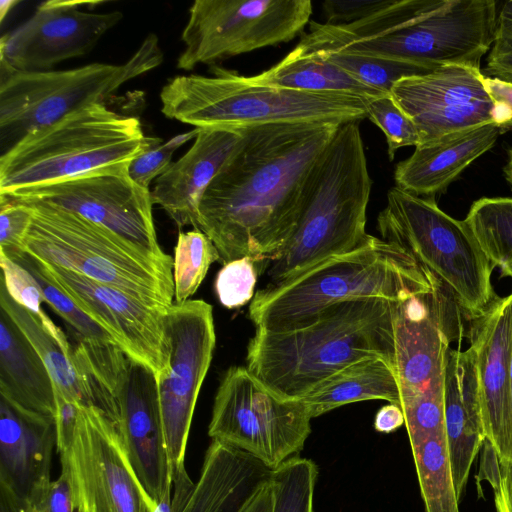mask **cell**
<instances>
[{
  "label": "cell",
  "instance_id": "cell-31",
  "mask_svg": "<svg viewBox=\"0 0 512 512\" xmlns=\"http://www.w3.org/2000/svg\"><path fill=\"white\" fill-rule=\"evenodd\" d=\"M249 79L259 85L304 92L348 93L364 99L389 94L364 85L316 54H300L295 50L270 69L250 76Z\"/></svg>",
  "mask_w": 512,
  "mask_h": 512
},
{
  "label": "cell",
  "instance_id": "cell-43",
  "mask_svg": "<svg viewBox=\"0 0 512 512\" xmlns=\"http://www.w3.org/2000/svg\"><path fill=\"white\" fill-rule=\"evenodd\" d=\"M483 445L480 472L493 489L496 512H512V461L500 460L485 441Z\"/></svg>",
  "mask_w": 512,
  "mask_h": 512
},
{
  "label": "cell",
  "instance_id": "cell-54",
  "mask_svg": "<svg viewBox=\"0 0 512 512\" xmlns=\"http://www.w3.org/2000/svg\"><path fill=\"white\" fill-rule=\"evenodd\" d=\"M498 79H501V80H504V81H508V82H512V76H505V77H501V78H498Z\"/></svg>",
  "mask_w": 512,
  "mask_h": 512
},
{
  "label": "cell",
  "instance_id": "cell-26",
  "mask_svg": "<svg viewBox=\"0 0 512 512\" xmlns=\"http://www.w3.org/2000/svg\"><path fill=\"white\" fill-rule=\"evenodd\" d=\"M271 474L252 455L212 440L200 476L180 512H239Z\"/></svg>",
  "mask_w": 512,
  "mask_h": 512
},
{
  "label": "cell",
  "instance_id": "cell-19",
  "mask_svg": "<svg viewBox=\"0 0 512 512\" xmlns=\"http://www.w3.org/2000/svg\"><path fill=\"white\" fill-rule=\"evenodd\" d=\"M90 2L46 1L23 24L0 39V62L20 71H47L83 56L123 17L119 11L80 10Z\"/></svg>",
  "mask_w": 512,
  "mask_h": 512
},
{
  "label": "cell",
  "instance_id": "cell-4",
  "mask_svg": "<svg viewBox=\"0 0 512 512\" xmlns=\"http://www.w3.org/2000/svg\"><path fill=\"white\" fill-rule=\"evenodd\" d=\"M436 275L401 246L370 235L357 249L258 290L249 306L256 329L287 331L312 322L325 308L354 298L399 301Z\"/></svg>",
  "mask_w": 512,
  "mask_h": 512
},
{
  "label": "cell",
  "instance_id": "cell-38",
  "mask_svg": "<svg viewBox=\"0 0 512 512\" xmlns=\"http://www.w3.org/2000/svg\"><path fill=\"white\" fill-rule=\"evenodd\" d=\"M1 282L8 294L20 305L38 315L45 328L64 346L70 347L65 334L42 308L44 298L34 276L23 266L0 253Z\"/></svg>",
  "mask_w": 512,
  "mask_h": 512
},
{
  "label": "cell",
  "instance_id": "cell-32",
  "mask_svg": "<svg viewBox=\"0 0 512 512\" xmlns=\"http://www.w3.org/2000/svg\"><path fill=\"white\" fill-rule=\"evenodd\" d=\"M464 220L492 265L512 278V198H480Z\"/></svg>",
  "mask_w": 512,
  "mask_h": 512
},
{
  "label": "cell",
  "instance_id": "cell-34",
  "mask_svg": "<svg viewBox=\"0 0 512 512\" xmlns=\"http://www.w3.org/2000/svg\"><path fill=\"white\" fill-rule=\"evenodd\" d=\"M4 255L26 268L34 276L40 286L44 302L63 319L76 340H100L114 343L112 337L87 316L70 296L43 270L37 258L24 250Z\"/></svg>",
  "mask_w": 512,
  "mask_h": 512
},
{
  "label": "cell",
  "instance_id": "cell-11",
  "mask_svg": "<svg viewBox=\"0 0 512 512\" xmlns=\"http://www.w3.org/2000/svg\"><path fill=\"white\" fill-rule=\"evenodd\" d=\"M163 52L150 33L124 64L91 63L67 70L20 71L0 62L1 154L62 117L103 103L123 84L159 66Z\"/></svg>",
  "mask_w": 512,
  "mask_h": 512
},
{
  "label": "cell",
  "instance_id": "cell-50",
  "mask_svg": "<svg viewBox=\"0 0 512 512\" xmlns=\"http://www.w3.org/2000/svg\"><path fill=\"white\" fill-rule=\"evenodd\" d=\"M171 492L165 493L153 512H173Z\"/></svg>",
  "mask_w": 512,
  "mask_h": 512
},
{
  "label": "cell",
  "instance_id": "cell-14",
  "mask_svg": "<svg viewBox=\"0 0 512 512\" xmlns=\"http://www.w3.org/2000/svg\"><path fill=\"white\" fill-rule=\"evenodd\" d=\"M163 330L167 359L156 379L173 479L185 466L195 405L215 349L212 306L199 299L173 303L163 315Z\"/></svg>",
  "mask_w": 512,
  "mask_h": 512
},
{
  "label": "cell",
  "instance_id": "cell-12",
  "mask_svg": "<svg viewBox=\"0 0 512 512\" xmlns=\"http://www.w3.org/2000/svg\"><path fill=\"white\" fill-rule=\"evenodd\" d=\"M301 400L282 399L244 366H232L215 394L208 435L271 470L297 456L311 433Z\"/></svg>",
  "mask_w": 512,
  "mask_h": 512
},
{
  "label": "cell",
  "instance_id": "cell-52",
  "mask_svg": "<svg viewBox=\"0 0 512 512\" xmlns=\"http://www.w3.org/2000/svg\"><path fill=\"white\" fill-rule=\"evenodd\" d=\"M503 173L506 181L512 187V148L508 151V160L503 168Z\"/></svg>",
  "mask_w": 512,
  "mask_h": 512
},
{
  "label": "cell",
  "instance_id": "cell-46",
  "mask_svg": "<svg viewBox=\"0 0 512 512\" xmlns=\"http://www.w3.org/2000/svg\"><path fill=\"white\" fill-rule=\"evenodd\" d=\"M483 84L492 100L505 111L507 130H512V82L484 75Z\"/></svg>",
  "mask_w": 512,
  "mask_h": 512
},
{
  "label": "cell",
  "instance_id": "cell-33",
  "mask_svg": "<svg viewBox=\"0 0 512 512\" xmlns=\"http://www.w3.org/2000/svg\"><path fill=\"white\" fill-rule=\"evenodd\" d=\"M215 261H219L218 251L200 229L179 232L172 269L174 303H184L195 294Z\"/></svg>",
  "mask_w": 512,
  "mask_h": 512
},
{
  "label": "cell",
  "instance_id": "cell-2",
  "mask_svg": "<svg viewBox=\"0 0 512 512\" xmlns=\"http://www.w3.org/2000/svg\"><path fill=\"white\" fill-rule=\"evenodd\" d=\"M394 314L393 301L354 298L328 306L299 328L256 329L246 367L282 399L300 400L356 361L382 357L394 366Z\"/></svg>",
  "mask_w": 512,
  "mask_h": 512
},
{
  "label": "cell",
  "instance_id": "cell-44",
  "mask_svg": "<svg viewBox=\"0 0 512 512\" xmlns=\"http://www.w3.org/2000/svg\"><path fill=\"white\" fill-rule=\"evenodd\" d=\"M393 0H327L322 10L327 24L344 25L363 20L387 7Z\"/></svg>",
  "mask_w": 512,
  "mask_h": 512
},
{
  "label": "cell",
  "instance_id": "cell-16",
  "mask_svg": "<svg viewBox=\"0 0 512 512\" xmlns=\"http://www.w3.org/2000/svg\"><path fill=\"white\" fill-rule=\"evenodd\" d=\"M129 163L65 181L0 195L18 203H42L74 212L132 243L152 257L173 261L157 239L151 191L129 175Z\"/></svg>",
  "mask_w": 512,
  "mask_h": 512
},
{
  "label": "cell",
  "instance_id": "cell-5",
  "mask_svg": "<svg viewBox=\"0 0 512 512\" xmlns=\"http://www.w3.org/2000/svg\"><path fill=\"white\" fill-rule=\"evenodd\" d=\"M213 76L177 75L160 92L161 112L195 128L243 129L282 123H346L367 118L364 98L259 85L214 66Z\"/></svg>",
  "mask_w": 512,
  "mask_h": 512
},
{
  "label": "cell",
  "instance_id": "cell-18",
  "mask_svg": "<svg viewBox=\"0 0 512 512\" xmlns=\"http://www.w3.org/2000/svg\"><path fill=\"white\" fill-rule=\"evenodd\" d=\"M483 76L478 68L445 65L400 80L390 94L414 122L420 145L492 123L506 131L507 115L486 91Z\"/></svg>",
  "mask_w": 512,
  "mask_h": 512
},
{
  "label": "cell",
  "instance_id": "cell-40",
  "mask_svg": "<svg viewBox=\"0 0 512 512\" xmlns=\"http://www.w3.org/2000/svg\"><path fill=\"white\" fill-rule=\"evenodd\" d=\"M259 275L255 261L243 257L223 265L215 279V291L220 303L228 308H239L254 297Z\"/></svg>",
  "mask_w": 512,
  "mask_h": 512
},
{
  "label": "cell",
  "instance_id": "cell-8",
  "mask_svg": "<svg viewBox=\"0 0 512 512\" xmlns=\"http://www.w3.org/2000/svg\"><path fill=\"white\" fill-rule=\"evenodd\" d=\"M21 204L32 212L22 250L150 307L167 310L174 303L173 261L156 259L74 212L42 203Z\"/></svg>",
  "mask_w": 512,
  "mask_h": 512
},
{
  "label": "cell",
  "instance_id": "cell-22",
  "mask_svg": "<svg viewBox=\"0 0 512 512\" xmlns=\"http://www.w3.org/2000/svg\"><path fill=\"white\" fill-rule=\"evenodd\" d=\"M55 418L28 412L0 395V484L32 507L51 483Z\"/></svg>",
  "mask_w": 512,
  "mask_h": 512
},
{
  "label": "cell",
  "instance_id": "cell-51",
  "mask_svg": "<svg viewBox=\"0 0 512 512\" xmlns=\"http://www.w3.org/2000/svg\"><path fill=\"white\" fill-rule=\"evenodd\" d=\"M20 1L18 0H2L0 1V22L2 23L5 19V17L8 15V13L19 4Z\"/></svg>",
  "mask_w": 512,
  "mask_h": 512
},
{
  "label": "cell",
  "instance_id": "cell-41",
  "mask_svg": "<svg viewBox=\"0 0 512 512\" xmlns=\"http://www.w3.org/2000/svg\"><path fill=\"white\" fill-rule=\"evenodd\" d=\"M484 71L489 77L512 76V0L498 12L494 42Z\"/></svg>",
  "mask_w": 512,
  "mask_h": 512
},
{
  "label": "cell",
  "instance_id": "cell-7",
  "mask_svg": "<svg viewBox=\"0 0 512 512\" xmlns=\"http://www.w3.org/2000/svg\"><path fill=\"white\" fill-rule=\"evenodd\" d=\"M73 359L91 406L117 419L127 457L157 506L172 491L156 374L114 343L78 339Z\"/></svg>",
  "mask_w": 512,
  "mask_h": 512
},
{
  "label": "cell",
  "instance_id": "cell-35",
  "mask_svg": "<svg viewBox=\"0 0 512 512\" xmlns=\"http://www.w3.org/2000/svg\"><path fill=\"white\" fill-rule=\"evenodd\" d=\"M325 60L340 67L366 86L384 93L391 92L402 79L424 75L433 68L386 58L341 52H315Z\"/></svg>",
  "mask_w": 512,
  "mask_h": 512
},
{
  "label": "cell",
  "instance_id": "cell-1",
  "mask_svg": "<svg viewBox=\"0 0 512 512\" xmlns=\"http://www.w3.org/2000/svg\"><path fill=\"white\" fill-rule=\"evenodd\" d=\"M339 123L243 128L239 146L206 189L198 229L224 265L252 258L259 274L292 236L310 174Z\"/></svg>",
  "mask_w": 512,
  "mask_h": 512
},
{
  "label": "cell",
  "instance_id": "cell-20",
  "mask_svg": "<svg viewBox=\"0 0 512 512\" xmlns=\"http://www.w3.org/2000/svg\"><path fill=\"white\" fill-rule=\"evenodd\" d=\"M43 270L130 357L160 374L167 359L166 310L150 307L114 287L42 262Z\"/></svg>",
  "mask_w": 512,
  "mask_h": 512
},
{
  "label": "cell",
  "instance_id": "cell-9",
  "mask_svg": "<svg viewBox=\"0 0 512 512\" xmlns=\"http://www.w3.org/2000/svg\"><path fill=\"white\" fill-rule=\"evenodd\" d=\"M148 145L140 120L97 103L32 132L0 156V195L130 163Z\"/></svg>",
  "mask_w": 512,
  "mask_h": 512
},
{
  "label": "cell",
  "instance_id": "cell-27",
  "mask_svg": "<svg viewBox=\"0 0 512 512\" xmlns=\"http://www.w3.org/2000/svg\"><path fill=\"white\" fill-rule=\"evenodd\" d=\"M425 512H460L452 478L444 409L424 407L404 415Z\"/></svg>",
  "mask_w": 512,
  "mask_h": 512
},
{
  "label": "cell",
  "instance_id": "cell-53",
  "mask_svg": "<svg viewBox=\"0 0 512 512\" xmlns=\"http://www.w3.org/2000/svg\"><path fill=\"white\" fill-rule=\"evenodd\" d=\"M510 296V306H511V345H510V353H509V384H510V394H511V401H512V294Z\"/></svg>",
  "mask_w": 512,
  "mask_h": 512
},
{
  "label": "cell",
  "instance_id": "cell-48",
  "mask_svg": "<svg viewBox=\"0 0 512 512\" xmlns=\"http://www.w3.org/2000/svg\"><path fill=\"white\" fill-rule=\"evenodd\" d=\"M239 512H273L271 478L250 498Z\"/></svg>",
  "mask_w": 512,
  "mask_h": 512
},
{
  "label": "cell",
  "instance_id": "cell-29",
  "mask_svg": "<svg viewBox=\"0 0 512 512\" xmlns=\"http://www.w3.org/2000/svg\"><path fill=\"white\" fill-rule=\"evenodd\" d=\"M311 418L338 407L366 400H385L400 406L394 366L382 357L356 361L316 385L300 399Z\"/></svg>",
  "mask_w": 512,
  "mask_h": 512
},
{
  "label": "cell",
  "instance_id": "cell-45",
  "mask_svg": "<svg viewBox=\"0 0 512 512\" xmlns=\"http://www.w3.org/2000/svg\"><path fill=\"white\" fill-rule=\"evenodd\" d=\"M32 512H74L72 491L67 476L61 472L32 507Z\"/></svg>",
  "mask_w": 512,
  "mask_h": 512
},
{
  "label": "cell",
  "instance_id": "cell-30",
  "mask_svg": "<svg viewBox=\"0 0 512 512\" xmlns=\"http://www.w3.org/2000/svg\"><path fill=\"white\" fill-rule=\"evenodd\" d=\"M0 308L26 336L52 378L55 396L69 403L89 406L85 387L73 359V347L64 346L35 313L18 304L0 281Z\"/></svg>",
  "mask_w": 512,
  "mask_h": 512
},
{
  "label": "cell",
  "instance_id": "cell-10",
  "mask_svg": "<svg viewBox=\"0 0 512 512\" xmlns=\"http://www.w3.org/2000/svg\"><path fill=\"white\" fill-rule=\"evenodd\" d=\"M377 228L382 239L404 248L450 289L469 321L500 300L491 283L495 267L469 226L442 211L433 197L391 188Z\"/></svg>",
  "mask_w": 512,
  "mask_h": 512
},
{
  "label": "cell",
  "instance_id": "cell-6",
  "mask_svg": "<svg viewBox=\"0 0 512 512\" xmlns=\"http://www.w3.org/2000/svg\"><path fill=\"white\" fill-rule=\"evenodd\" d=\"M494 0H396L358 26V53L436 69H480L497 26Z\"/></svg>",
  "mask_w": 512,
  "mask_h": 512
},
{
  "label": "cell",
  "instance_id": "cell-17",
  "mask_svg": "<svg viewBox=\"0 0 512 512\" xmlns=\"http://www.w3.org/2000/svg\"><path fill=\"white\" fill-rule=\"evenodd\" d=\"M470 322L450 289L435 276L395 302V371L400 395L443 393L448 351L468 337Z\"/></svg>",
  "mask_w": 512,
  "mask_h": 512
},
{
  "label": "cell",
  "instance_id": "cell-47",
  "mask_svg": "<svg viewBox=\"0 0 512 512\" xmlns=\"http://www.w3.org/2000/svg\"><path fill=\"white\" fill-rule=\"evenodd\" d=\"M405 425V417L399 405L389 403L381 407L374 419V428L381 433H391Z\"/></svg>",
  "mask_w": 512,
  "mask_h": 512
},
{
  "label": "cell",
  "instance_id": "cell-28",
  "mask_svg": "<svg viewBox=\"0 0 512 512\" xmlns=\"http://www.w3.org/2000/svg\"><path fill=\"white\" fill-rule=\"evenodd\" d=\"M0 395L31 413L55 418L52 378L26 336L0 308Z\"/></svg>",
  "mask_w": 512,
  "mask_h": 512
},
{
  "label": "cell",
  "instance_id": "cell-25",
  "mask_svg": "<svg viewBox=\"0 0 512 512\" xmlns=\"http://www.w3.org/2000/svg\"><path fill=\"white\" fill-rule=\"evenodd\" d=\"M505 130L496 123L415 147L413 154L395 166L396 186L420 197L444 192L462 171L489 151Z\"/></svg>",
  "mask_w": 512,
  "mask_h": 512
},
{
  "label": "cell",
  "instance_id": "cell-15",
  "mask_svg": "<svg viewBox=\"0 0 512 512\" xmlns=\"http://www.w3.org/2000/svg\"><path fill=\"white\" fill-rule=\"evenodd\" d=\"M74 512H153L116 425L100 409L78 404L70 447L59 452Z\"/></svg>",
  "mask_w": 512,
  "mask_h": 512
},
{
  "label": "cell",
  "instance_id": "cell-39",
  "mask_svg": "<svg viewBox=\"0 0 512 512\" xmlns=\"http://www.w3.org/2000/svg\"><path fill=\"white\" fill-rule=\"evenodd\" d=\"M198 128L178 134L163 142L159 137H148L147 147L128 166L130 177L140 186L149 189L152 180L161 176L173 163V153L195 138Z\"/></svg>",
  "mask_w": 512,
  "mask_h": 512
},
{
  "label": "cell",
  "instance_id": "cell-49",
  "mask_svg": "<svg viewBox=\"0 0 512 512\" xmlns=\"http://www.w3.org/2000/svg\"><path fill=\"white\" fill-rule=\"evenodd\" d=\"M0 512H32L28 503L0 484Z\"/></svg>",
  "mask_w": 512,
  "mask_h": 512
},
{
  "label": "cell",
  "instance_id": "cell-21",
  "mask_svg": "<svg viewBox=\"0 0 512 512\" xmlns=\"http://www.w3.org/2000/svg\"><path fill=\"white\" fill-rule=\"evenodd\" d=\"M468 338L476 371L485 442L500 460L512 461V401L509 384L510 296L470 321Z\"/></svg>",
  "mask_w": 512,
  "mask_h": 512
},
{
  "label": "cell",
  "instance_id": "cell-24",
  "mask_svg": "<svg viewBox=\"0 0 512 512\" xmlns=\"http://www.w3.org/2000/svg\"><path fill=\"white\" fill-rule=\"evenodd\" d=\"M444 424L452 478L460 499L485 441L473 348L450 349L444 376Z\"/></svg>",
  "mask_w": 512,
  "mask_h": 512
},
{
  "label": "cell",
  "instance_id": "cell-42",
  "mask_svg": "<svg viewBox=\"0 0 512 512\" xmlns=\"http://www.w3.org/2000/svg\"><path fill=\"white\" fill-rule=\"evenodd\" d=\"M31 220L32 212L27 205L0 197V252L22 250Z\"/></svg>",
  "mask_w": 512,
  "mask_h": 512
},
{
  "label": "cell",
  "instance_id": "cell-37",
  "mask_svg": "<svg viewBox=\"0 0 512 512\" xmlns=\"http://www.w3.org/2000/svg\"><path fill=\"white\" fill-rule=\"evenodd\" d=\"M367 118L384 133L390 161L398 149L419 146L420 136L414 122L398 106L391 94L365 98Z\"/></svg>",
  "mask_w": 512,
  "mask_h": 512
},
{
  "label": "cell",
  "instance_id": "cell-3",
  "mask_svg": "<svg viewBox=\"0 0 512 512\" xmlns=\"http://www.w3.org/2000/svg\"><path fill=\"white\" fill-rule=\"evenodd\" d=\"M371 188L359 121L342 123L310 174L292 236L264 267L266 285L363 245Z\"/></svg>",
  "mask_w": 512,
  "mask_h": 512
},
{
  "label": "cell",
  "instance_id": "cell-23",
  "mask_svg": "<svg viewBox=\"0 0 512 512\" xmlns=\"http://www.w3.org/2000/svg\"><path fill=\"white\" fill-rule=\"evenodd\" d=\"M244 129L198 128L193 145L155 180L153 205L181 228L198 229L200 201L243 139Z\"/></svg>",
  "mask_w": 512,
  "mask_h": 512
},
{
  "label": "cell",
  "instance_id": "cell-13",
  "mask_svg": "<svg viewBox=\"0 0 512 512\" xmlns=\"http://www.w3.org/2000/svg\"><path fill=\"white\" fill-rule=\"evenodd\" d=\"M310 0H197L181 40L177 68L200 64L289 42L310 23Z\"/></svg>",
  "mask_w": 512,
  "mask_h": 512
},
{
  "label": "cell",
  "instance_id": "cell-36",
  "mask_svg": "<svg viewBox=\"0 0 512 512\" xmlns=\"http://www.w3.org/2000/svg\"><path fill=\"white\" fill-rule=\"evenodd\" d=\"M317 476L316 463L299 456L272 470L273 512H313Z\"/></svg>",
  "mask_w": 512,
  "mask_h": 512
}]
</instances>
